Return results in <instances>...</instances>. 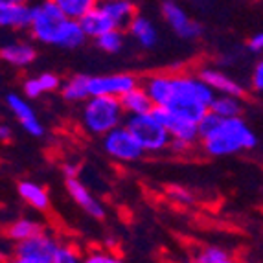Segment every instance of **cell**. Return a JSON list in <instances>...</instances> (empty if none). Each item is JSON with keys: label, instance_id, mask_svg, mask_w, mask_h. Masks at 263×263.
<instances>
[{"label": "cell", "instance_id": "1", "mask_svg": "<svg viewBox=\"0 0 263 263\" xmlns=\"http://www.w3.org/2000/svg\"><path fill=\"white\" fill-rule=\"evenodd\" d=\"M142 87L155 107H164L179 118L197 125L210 112L217 96L199 76L157 74L145 78Z\"/></svg>", "mask_w": 263, "mask_h": 263}, {"label": "cell", "instance_id": "2", "mask_svg": "<svg viewBox=\"0 0 263 263\" xmlns=\"http://www.w3.org/2000/svg\"><path fill=\"white\" fill-rule=\"evenodd\" d=\"M258 138L243 118L223 120L219 127L202 140V147L210 157H230L254 149Z\"/></svg>", "mask_w": 263, "mask_h": 263}, {"label": "cell", "instance_id": "3", "mask_svg": "<svg viewBox=\"0 0 263 263\" xmlns=\"http://www.w3.org/2000/svg\"><path fill=\"white\" fill-rule=\"evenodd\" d=\"M123 114L118 98H90L81 110V125L94 136H107L122 127Z\"/></svg>", "mask_w": 263, "mask_h": 263}, {"label": "cell", "instance_id": "4", "mask_svg": "<svg viewBox=\"0 0 263 263\" xmlns=\"http://www.w3.org/2000/svg\"><path fill=\"white\" fill-rule=\"evenodd\" d=\"M125 127L135 136V140L140 144L144 151L157 153L171 144V135L164 125L157 122L151 114H142V116H129L125 120Z\"/></svg>", "mask_w": 263, "mask_h": 263}, {"label": "cell", "instance_id": "5", "mask_svg": "<svg viewBox=\"0 0 263 263\" xmlns=\"http://www.w3.org/2000/svg\"><path fill=\"white\" fill-rule=\"evenodd\" d=\"M66 21L68 18L63 15L57 0H44L41 4L33 6L30 31L33 39L39 41V43L53 44Z\"/></svg>", "mask_w": 263, "mask_h": 263}, {"label": "cell", "instance_id": "6", "mask_svg": "<svg viewBox=\"0 0 263 263\" xmlns=\"http://www.w3.org/2000/svg\"><path fill=\"white\" fill-rule=\"evenodd\" d=\"M103 149L110 158L120 160V162H136L145 153L125 125L114 129L112 133L103 136Z\"/></svg>", "mask_w": 263, "mask_h": 263}, {"label": "cell", "instance_id": "7", "mask_svg": "<svg viewBox=\"0 0 263 263\" xmlns=\"http://www.w3.org/2000/svg\"><path fill=\"white\" fill-rule=\"evenodd\" d=\"M136 87H138V81L131 74L94 76L88 81L90 98H118L120 100Z\"/></svg>", "mask_w": 263, "mask_h": 263}, {"label": "cell", "instance_id": "8", "mask_svg": "<svg viewBox=\"0 0 263 263\" xmlns=\"http://www.w3.org/2000/svg\"><path fill=\"white\" fill-rule=\"evenodd\" d=\"M160 11H162L164 21L167 22V26L175 31L177 35L182 37V39L188 41H195L202 35V26L197 21H193L186 9L182 6H179L177 2H171V0H166L160 4Z\"/></svg>", "mask_w": 263, "mask_h": 263}, {"label": "cell", "instance_id": "9", "mask_svg": "<svg viewBox=\"0 0 263 263\" xmlns=\"http://www.w3.org/2000/svg\"><path fill=\"white\" fill-rule=\"evenodd\" d=\"M59 241L55 237L46 232L37 234L35 237L26 239V241L17 243L13 247V259H24V258H52L59 250Z\"/></svg>", "mask_w": 263, "mask_h": 263}, {"label": "cell", "instance_id": "10", "mask_svg": "<svg viewBox=\"0 0 263 263\" xmlns=\"http://www.w3.org/2000/svg\"><path fill=\"white\" fill-rule=\"evenodd\" d=\"M6 105H8V109L11 110V114L17 118V122L21 123L22 129H24L28 135H31V136L44 135L43 123L39 122L35 110L31 109V105L24 98L15 92H9V94H6Z\"/></svg>", "mask_w": 263, "mask_h": 263}, {"label": "cell", "instance_id": "11", "mask_svg": "<svg viewBox=\"0 0 263 263\" xmlns=\"http://www.w3.org/2000/svg\"><path fill=\"white\" fill-rule=\"evenodd\" d=\"M33 6L22 0H2L0 2V24L4 28L26 30L31 28Z\"/></svg>", "mask_w": 263, "mask_h": 263}, {"label": "cell", "instance_id": "12", "mask_svg": "<svg viewBox=\"0 0 263 263\" xmlns=\"http://www.w3.org/2000/svg\"><path fill=\"white\" fill-rule=\"evenodd\" d=\"M199 78H201L215 94H221V96H234V98L245 96L243 85L237 83L236 79L228 78L224 72L217 70V68H212V66L201 68V70H199Z\"/></svg>", "mask_w": 263, "mask_h": 263}, {"label": "cell", "instance_id": "13", "mask_svg": "<svg viewBox=\"0 0 263 263\" xmlns=\"http://www.w3.org/2000/svg\"><path fill=\"white\" fill-rule=\"evenodd\" d=\"M66 190H68V195L74 199V202L78 204L81 210L87 212L90 217L94 219H103L105 217V208L94 197L92 193L88 192L87 186L78 179H70L66 180Z\"/></svg>", "mask_w": 263, "mask_h": 263}, {"label": "cell", "instance_id": "14", "mask_svg": "<svg viewBox=\"0 0 263 263\" xmlns=\"http://www.w3.org/2000/svg\"><path fill=\"white\" fill-rule=\"evenodd\" d=\"M0 57L8 65L17 66V68H26L28 65L35 61L37 52L26 41H17V43L4 44L2 50H0Z\"/></svg>", "mask_w": 263, "mask_h": 263}, {"label": "cell", "instance_id": "15", "mask_svg": "<svg viewBox=\"0 0 263 263\" xmlns=\"http://www.w3.org/2000/svg\"><path fill=\"white\" fill-rule=\"evenodd\" d=\"M81 28H83L85 35L90 37V39H100L101 35H105L109 31L116 30L114 22L110 21V17L105 13V9L101 8L100 4L90 11V13L85 15L81 21H79Z\"/></svg>", "mask_w": 263, "mask_h": 263}, {"label": "cell", "instance_id": "16", "mask_svg": "<svg viewBox=\"0 0 263 263\" xmlns=\"http://www.w3.org/2000/svg\"><path fill=\"white\" fill-rule=\"evenodd\" d=\"M101 8L105 9V13L110 17V21L114 22L116 30H125L131 26V22L135 21L136 13V6L129 0H107V2H101Z\"/></svg>", "mask_w": 263, "mask_h": 263}, {"label": "cell", "instance_id": "17", "mask_svg": "<svg viewBox=\"0 0 263 263\" xmlns=\"http://www.w3.org/2000/svg\"><path fill=\"white\" fill-rule=\"evenodd\" d=\"M17 192L22 201L30 204L31 208H35L39 212H46L50 208V195L46 188H43L33 180H21L17 184Z\"/></svg>", "mask_w": 263, "mask_h": 263}, {"label": "cell", "instance_id": "18", "mask_svg": "<svg viewBox=\"0 0 263 263\" xmlns=\"http://www.w3.org/2000/svg\"><path fill=\"white\" fill-rule=\"evenodd\" d=\"M120 103L123 107V112L129 116H142V114H151L153 110V101L147 96L144 87L133 88L131 92L120 98Z\"/></svg>", "mask_w": 263, "mask_h": 263}, {"label": "cell", "instance_id": "19", "mask_svg": "<svg viewBox=\"0 0 263 263\" xmlns=\"http://www.w3.org/2000/svg\"><path fill=\"white\" fill-rule=\"evenodd\" d=\"M41 232H43V224L35 219H30V217H18V219L11 221L6 228V236H8V239L15 241V245L31 239Z\"/></svg>", "mask_w": 263, "mask_h": 263}, {"label": "cell", "instance_id": "20", "mask_svg": "<svg viewBox=\"0 0 263 263\" xmlns=\"http://www.w3.org/2000/svg\"><path fill=\"white\" fill-rule=\"evenodd\" d=\"M129 33L138 41V44H140L142 48H153L158 41V33H157L155 24L145 17V15H140V13L136 15L135 21L131 22Z\"/></svg>", "mask_w": 263, "mask_h": 263}, {"label": "cell", "instance_id": "21", "mask_svg": "<svg viewBox=\"0 0 263 263\" xmlns=\"http://www.w3.org/2000/svg\"><path fill=\"white\" fill-rule=\"evenodd\" d=\"M88 81L90 78L85 74H76L70 79H66L61 87V96L68 103H79V101L90 100V90H88Z\"/></svg>", "mask_w": 263, "mask_h": 263}, {"label": "cell", "instance_id": "22", "mask_svg": "<svg viewBox=\"0 0 263 263\" xmlns=\"http://www.w3.org/2000/svg\"><path fill=\"white\" fill-rule=\"evenodd\" d=\"M85 41H87V35H85L81 24L76 22V21H66L65 26L61 28V31H59V35H57V39L53 44L59 46V48L74 50V48H79Z\"/></svg>", "mask_w": 263, "mask_h": 263}, {"label": "cell", "instance_id": "23", "mask_svg": "<svg viewBox=\"0 0 263 263\" xmlns=\"http://www.w3.org/2000/svg\"><path fill=\"white\" fill-rule=\"evenodd\" d=\"M210 112L217 114L223 120H232V118H241L243 112V101L241 98L234 96H221L217 94L210 107Z\"/></svg>", "mask_w": 263, "mask_h": 263}, {"label": "cell", "instance_id": "24", "mask_svg": "<svg viewBox=\"0 0 263 263\" xmlns=\"http://www.w3.org/2000/svg\"><path fill=\"white\" fill-rule=\"evenodd\" d=\"M57 4L68 21L79 22L85 15L96 8L98 2H94V0H57Z\"/></svg>", "mask_w": 263, "mask_h": 263}, {"label": "cell", "instance_id": "25", "mask_svg": "<svg viewBox=\"0 0 263 263\" xmlns=\"http://www.w3.org/2000/svg\"><path fill=\"white\" fill-rule=\"evenodd\" d=\"M123 43H125V35L122 30H112L96 39V46L107 53H118L123 48Z\"/></svg>", "mask_w": 263, "mask_h": 263}, {"label": "cell", "instance_id": "26", "mask_svg": "<svg viewBox=\"0 0 263 263\" xmlns=\"http://www.w3.org/2000/svg\"><path fill=\"white\" fill-rule=\"evenodd\" d=\"M228 258H230V256H228V252L224 249L215 247V245H208V247H204V249L199 250L197 254H195V259H193V261L195 263H221Z\"/></svg>", "mask_w": 263, "mask_h": 263}, {"label": "cell", "instance_id": "27", "mask_svg": "<svg viewBox=\"0 0 263 263\" xmlns=\"http://www.w3.org/2000/svg\"><path fill=\"white\" fill-rule=\"evenodd\" d=\"M53 263H83L81 256L78 254V250L70 245H61L59 250L53 256Z\"/></svg>", "mask_w": 263, "mask_h": 263}, {"label": "cell", "instance_id": "28", "mask_svg": "<svg viewBox=\"0 0 263 263\" xmlns=\"http://www.w3.org/2000/svg\"><path fill=\"white\" fill-rule=\"evenodd\" d=\"M221 122H223V118H219L217 114L208 112L206 116H204V118L199 122V135H201V140H204L208 135H212L215 129L219 127Z\"/></svg>", "mask_w": 263, "mask_h": 263}, {"label": "cell", "instance_id": "29", "mask_svg": "<svg viewBox=\"0 0 263 263\" xmlns=\"http://www.w3.org/2000/svg\"><path fill=\"white\" fill-rule=\"evenodd\" d=\"M167 195L173 199V202L182 204V206L193 204V195L186 188H182V186H170V188H167Z\"/></svg>", "mask_w": 263, "mask_h": 263}, {"label": "cell", "instance_id": "30", "mask_svg": "<svg viewBox=\"0 0 263 263\" xmlns=\"http://www.w3.org/2000/svg\"><path fill=\"white\" fill-rule=\"evenodd\" d=\"M39 83L43 87V92H55V90H61V79L57 74H52V72H43L39 76Z\"/></svg>", "mask_w": 263, "mask_h": 263}, {"label": "cell", "instance_id": "31", "mask_svg": "<svg viewBox=\"0 0 263 263\" xmlns=\"http://www.w3.org/2000/svg\"><path fill=\"white\" fill-rule=\"evenodd\" d=\"M22 92H24V96L28 98V100H35V98H39L43 92V87H41L39 79L37 78H28L24 83H22Z\"/></svg>", "mask_w": 263, "mask_h": 263}, {"label": "cell", "instance_id": "32", "mask_svg": "<svg viewBox=\"0 0 263 263\" xmlns=\"http://www.w3.org/2000/svg\"><path fill=\"white\" fill-rule=\"evenodd\" d=\"M250 83L256 92H263V55L258 59V63L252 68V76H250Z\"/></svg>", "mask_w": 263, "mask_h": 263}, {"label": "cell", "instance_id": "33", "mask_svg": "<svg viewBox=\"0 0 263 263\" xmlns=\"http://www.w3.org/2000/svg\"><path fill=\"white\" fill-rule=\"evenodd\" d=\"M247 46H249L250 52L263 53V31H258V33H254V35L250 37Z\"/></svg>", "mask_w": 263, "mask_h": 263}, {"label": "cell", "instance_id": "34", "mask_svg": "<svg viewBox=\"0 0 263 263\" xmlns=\"http://www.w3.org/2000/svg\"><path fill=\"white\" fill-rule=\"evenodd\" d=\"M83 263H107V254H103L100 250H94V252L85 256Z\"/></svg>", "mask_w": 263, "mask_h": 263}, {"label": "cell", "instance_id": "35", "mask_svg": "<svg viewBox=\"0 0 263 263\" xmlns=\"http://www.w3.org/2000/svg\"><path fill=\"white\" fill-rule=\"evenodd\" d=\"M61 170H63V173H65L66 180H70V179H78V171H79V167L76 166V164L65 162V164H63Z\"/></svg>", "mask_w": 263, "mask_h": 263}, {"label": "cell", "instance_id": "36", "mask_svg": "<svg viewBox=\"0 0 263 263\" xmlns=\"http://www.w3.org/2000/svg\"><path fill=\"white\" fill-rule=\"evenodd\" d=\"M190 147H192V145H190V144H186V142H180V140H173V138H171L170 149L173 151V153H179V155H182V153H186V151H188Z\"/></svg>", "mask_w": 263, "mask_h": 263}, {"label": "cell", "instance_id": "37", "mask_svg": "<svg viewBox=\"0 0 263 263\" xmlns=\"http://www.w3.org/2000/svg\"><path fill=\"white\" fill-rule=\"evenodd\" d=\"M17 263H53L52 258H24V259H15Z\"/></svg>", "mask_w": 263, "mask_h": 263}, {"label": "cell", "instance_id": "38", "mask_svg": "<svg viewBox=\"0 0 263 263\" xmlns=\"http://www.w3.org/2000/svg\"><path fill=\"white\" fill-rule=\"evenodd\" d=\"M9 138H11V127L6 125V123H2V125H0V140L8 142Z\"/></svg>", "mask_w": 263, "mask_h": 263}, {"label": "cell", "instance_id": "39", "mask_svg": "<svg viewBox=\"0 0 263 263\" xmlns=\"http://www.w3.org/2000/svg\"><path fill=\"white\" fill-rule=\"evenodd\" d=\"M107 263H123V261L118 258V256H114V254H107Z\"/></svg>", "mask_w": 263, "mask_h": 263}, {"label": "cell", "instance_id": "40", "mask_svg": "<svg viewBox=\"0 0 263 263\" xmlns=\"http://www.w3.org/2000/svg\"><path fill=\"white\" fill-rule=\"evenodd\" d=\"M221 263H236V261H234L232 258H228V259H224V261H221Z\"/></svg>", "mask_w": 263, "mask_h": 263}, {"label": "cell", "instance_id": "41", "mask_svg": "<svg viewBox=\"0 0 263 263\" xmlns=\"http://www.w3.org/2000/svg\"><path fill=\"white\" fill-rule=\"evenodd\" d=\"M6 263H17V261H15V259H9V261H6Z\"/></svg>", "mask_w": 263, "mask_h": 263}]
</instances>
